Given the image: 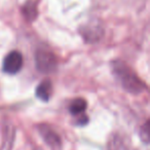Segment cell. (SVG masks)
Masks as SVG:
<instances>
[{"mask_svg": "<svg viewBox=\"0 0 150 150\" xmlns=\"http://www.w3.org/2000/svg\"><path fill=\"white\" fill-rule=\"evenodd\" d=\"M113 72L127 92L137 95L142 93L145 88L142 80L138 78L137 75L127 65L120 62H116L113 65Z\"/></svg>", "mask_w": 150, "mask_h": 150, "instance_id": "1", "label": "cell"}, {"mask_svg": "<svg viewBox=\"0 0 150 150\" xmlns=\"http://www.w3.org/2000/svg\"><path fill=\"white\" fill-rule=\"evenodd\" d=\"M36 68L41 73H52L57 69L58 61L52 52L46 50H37L35 54Z\"/></svg>", "mask_w": 150, "mask_h": 150, "instance_id": "2", "label": "cell"}, {"mask_svg": "<svg viewBox=\"0 0 150 150\" xmlns=\"http://www.w3.org/2000/svg\"><path fill=\"white\" fill-rule=\"evenodd\" d=\"M40 133H41L42 137L44 138L46 142L50 145H58L60 143V139H59L58 135L50 129H46L45 127H42L40 129Z\"/></svg>", "mask_w": 150, "mask_h": 150, "instance_id": "5", "label": "cell"}, {"mask_svg": "<svg viewBox=\"0 0 150 150\" xmlns=\"http://www.w3.org/2000/svg\"><path fill=\"white\" fill-rule=\"evenodd\" d=\"M141 137L146 143L149 141V121H147V122L142 127Z\"/></svg>", "mask_w": 150, "mask_h": 150, "instance_id": "7", "label": "cell"}, {"mask_svg": "<svg viewBox=\"0 0 150 150\" xmlns=\"http://www.w3.org/2000/svg\"><path fill=\"white\" fill-rule=\"evenodd\" d=\"M50 93H52V83H50V80H44L42 81L39 86L36 88V96L37 98H39L40 100L48 101L50 97Z\"/></svg>", "mask_w": 150, "mask_h": 150, "instance_id": "4", "label": "cell"}, {"mask_svg": "<svg viewBox=\"0 0 150 150\" xmlns=\"http://www.w3.org/2000/svg\"><path fill=\"white\" fill-rule=\"evenodd\" d=\"M23 66V57L17 50L11 52L3 61V71L8 74H16Z\"/></svg>", "mask_w": 150, "mask_h": 150, "instance_id": "3", "label": "cell"}, {"mask_svg": "<svg viewBox=\"0 0 150 150\" xmlns=\"http://www.w3.org/2000/svg\"><path fill=\"white\" fill-rule=\"evenodd\" d=\"M86 109V102L83 99H76L70 105V112L73 115H77L82 113Z\"/></svg>", "mask_w": 150, "mask_h": 150, "instance_id": "6", "label": "cell"}, {"mask_svg": "<svg viewBox=\"0 0 150 150\" xmlns=\"http://www.w3.org/2000/svg\"><path fill=\"white\" fill-rule=\"evenodd\" d=\"M24 9L26 11V13H25L26 17L30 18V20H33L34 18H36V7L30 6L29 4H27Z\"/></svg>", "mask_w": 150, "mask_h": 150, "instance_id": "8", "label": "cell"}]
</instances>
